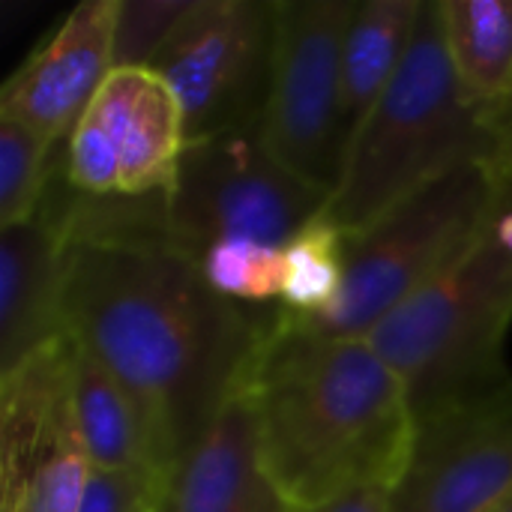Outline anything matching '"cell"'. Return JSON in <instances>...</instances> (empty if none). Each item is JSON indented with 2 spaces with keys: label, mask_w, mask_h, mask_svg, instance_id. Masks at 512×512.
Returning a JSON list of instances; mask_svg holds the SVG:
<instances>
[{
  "label": "cell",
  "mask_w": 512,
  "mask_h": 512,
  "mask_svg": "<svg viewBox=\"0 0 512 512\" xmlns=\"http://www.w3.org/2000/svg\"><path fill=\"white\" fill-rule=\"evenodd\" d=\"M63 231V324L135 399L177 474L237 396L273 318L225 300L165 234V198H84Z\"/></svg>",
  "instance_id": "1"
},
{
  "label": "cell",
  "mask_w": 512,
  "mask_h": 512,
  "mask_svg": "<svg viewBox=\"0 0 512 512\" xmlns=\"http://www.w3.org/2000/svg\"><path fill=\"white\" fill-rule=\"evenodd\" d=\"M174 477L156 468H93L78 512H153L171 492Z\"/></svg>",
  "instance_id": "22"
},
{
  "label": "cell",
  "mask_w": 512,
  "mask_h": 512,
  "mask_svg": "<svg viewBox=\"0 0 512 512\" xmlns=\"http://www.w3.org/2000/svg\"><path fill=\"white\" fill-rule=\"evenodd\" d=\"M345 234L321 213L309 219L285 246V285L279 312L288 321L324 315L345 282Z\"/></svg>",
  "instance_id": "18"
},
{
  "label": "cell",
  "mask_w": 512,
  "mask_h": 512,
  "mask_svg": "<svg viewBox=\"0 0 512 512\" xmlns=\"http://www.w3.org/2000/svg\"><path fill=\"white\" fill-rule=\"evenodd\" d=\"M177 512H285L255 459L252 423L234 396L174 477Z\"/></svg>",
  "instance_id": "14"
},
{
  "label": "cell",
  "mask_w": 512,
  "mask_h": 512,
  "mask_svg": "<svg viewBox=\"0 0 512 512\" xmlns=\"http://www.w3.org/2000/svg\"><path fill=\"white\" fill-rule=\"evenodd\" d=\"M512 258L489 231L462 261L396 306L366 342L405 387L417 423L512 387Z\"/></svg>",
  "instance_id": "4"
},
{
  "label": "cell",
  "mask_w": 512,
  "mask_h": 512,
  "mask_svg": "<svg viewBox=\"0 0 512 512\" xmlns=\"http://www.w3.org/2000/svg\"><path fill=\"white\" fill-rule=\"evenodd\" d=\"M72 399L93 468H159L147 423L123 384L72 339ZM168 474V471H162Z\"/></svg>",
  "instance_id": "16"
},
{
  "label": "cell",
  "mask_w": 512,
  "mask_h": 512,
  "mask_svg": "<svg viewBox=\"0 0 512 512\" xmlns=\"http://www.w3.org/2000/svg\"><path fill=\"white\" fill-rule=\"evenodd\" d=\"M189 6L192 0H117L114 69L150 66Z\"/></svg>",
  "instance_id": "21"
},
{
  "label": "cell",
  "mask_w": 512,
  "mask_h": 512,
  "mask_svg": "<svg viewBox=\"0 0 512 512\" xmlns=\"http://www.w3.org/2000/svg\"><path fill=\"white\" fill-rule=\"evenodd\" d=\"M117 0H84L9 75L0 90V117L66 144L108 75L114 72Z\"/></svg>",
  "instance_id": "11"
},
{
  "label": "cell",
  "mask_w": 512,
  "mask_h": 512,
  "mask_svg": "<svg viewBox=\"0 0 512 512\" xmlns=\"http://www.w3.org/2000/svg\"><path fill=\"white\" fill-rule=\"evenodd\" d=\"M357 0H276L267 147L303 180L333 192L348 153L342 48Z\"/></svg>",
  "instance_id": "7"
},
{
  "label": "cell",
  "mask_w": 512,
  "mask_h": 512,
  "mask_svg": "<svg viewBox=\"0 0 512 512\" xmlns=\"http://www.w3.org/2000/svg\"><path fill=\"white\" fill-rule=\"evenodd\" d=\"M285 512H390V489L366 486V489H354L321 504H306V507L285 504Z\"/></svg>",
  "instance_id": "23"
},
{
  "label": "cell",
  "mask_w": 512,
  "mask_h": 512,
  "mask_svg": "<svg viewBox=\"0 0 512 512\" xmlns=\"http://www.w3.org/2000/svg\"><path fill=\"white\" fill-rule=\"evenodd\" d=\"M438 15L462 90L498 117L512 93V0H438Z\"/></svg>",
  "instance_id": "17"
},
{
  "label": "cell",
  "mask_w": 512,
  "mask_h": 512,
  "mask_svg": "<svg viewBox=\"0 0 512 512\" xmlns=\"http://www.w3.org/2000/svg\"><path fill=\"white\" fill-rule=\"evenodd\" d=\"M426 0L357 3L342 48V114L348 144L408 60Z\"/></svg>",
  "instance_id": "15"
},
{
  "label": "cell",
  "mask_w": 512,
  "mask_h": 512,
  "mask_svg": "<svg viewBox=\"0 0 512 512\" xmlns=\"http://www.w3.org/2000/svg\"><path fill=\"white\" fill-rule=\"evenodd\" d=\"M90 474L63 333L0 375V512H78Z\"/></svg>",
  "instance_id": "9"
},
{
  "label": "cell",
  "mask_w": 512,
  "mask_h": 512,
  "mask_svg": "<svg viewBox=\"0 0 512 512\" xmlns=\"http://www.w3.org/2000/svg\"><path fill=\"white\" fill-rule=\"evenodd\" d=\"M153 512H177V504H174V486H171V492L156 504V510Z\"/></svg>",
  "instance_id": "27"
},
{
  "label": "cell",
  "mask_w": 512,
  "mask_h": 512,
  "mask_svg": "<svg viewBox=\"0 0 512 512\" xmlns=\"http://www.w3.org/2000/svg\"><path fill=\"white\" fill-rule=\"evenodd\" d=\"M111 156L117 198H165L186 153L183 108L153 69H114L78 120Z\"/></svg>",
  "instance_id": "12"
},
{
  "label": "cell",
  "mask_w": 512,
  "mask_h": 512,
  "mask_svg": "<svg viewBox=\"0 0 512 512\" xmlns=\"http://www.w3.org/2000/svg\"><path fill=\"white\" fill-rule=\"evenodd\" d=\"M63 333V231L42 207L36 219L0 228V375Z\"/></svg>",
  "instance_id": "13"
},
{
  "label": "cell",
  "mask_w": 512,
  "mask_h": 512,
  "mask_svg": "<svg viewBox=\"0 0 512 512\" xmlns=\"http://www.w3.org/2000/svg\"><path fill=\"white\" fill-rule=\"evenodd\" d=\"M504 207L507 189L495 162L435 180L345 240V282L324 315L282 321L324 339H366L396 306L462 261Z\"/></svg>",
  "instance_id": "5"
},
{
  "label": "cell",
  "mask_w": 512,
  "mask_h": 512,
  "mask_svg": "<svg viewBox=\"0 0 512 512\" xmlns=\"http://www.w3.org/2000/svg\"><path fill=\"white\" fill-rule=\"evenodd\" d=\"M216 294L243 306H264L282 300L285 249L258 243H222L195 261Z\"/></svg>",
  "instance_id": "20"
},
{
  "label": "cell",
  "mask_w": 512,
  "mask_h": 512,
  "mask_svg": "<svg viewBox=\"0 0 512 512\" xmlns=\"http://www.w3.org/2000/svg\"><path fill=\"white\" fill-rule=\"evenodd\" d=\"M276 39V0H192L147 66L174 90L186 147L261 123Z\"/></svg>",
  "instance_id": "8"
},
{
  "label": "cell",
  "mask_w": 512,
  "mask_h": 512,
  "mask_svg": "<svg viewBox=\"0 0 512 512\" xmlns=\"http://www.w3.org/2000/svg\"><path fill=\"white\" fill-rule=\"evenodd\" d=\"M495 168H498V174L504 180V189H507V207H512V135L504 138L501 153L495 159Z\"/></svg>",
  "instance_id": "24"
},
{
  "label": "cell",
  "mask_w": 512,
  "mask_h": 512,
  "mask_svg": "<svg viewBox=\"0 0 512 512\" xmlns=\"http://www.w3.org/2000/svg\"><path fill=\"white\" fill-rule=\"evenodd\" d=\"M504 135L495 114L459 84L438 15L426 0L408 60L354 132L324 216L354 237L435 180L495 162Z\"/></svg>",
  "instance_id": "3"
},
{
  "label": "cell",
  "mask_w": 512,
  "mask_h": 512,
  "mask_svg": "<svg viewBox=\"0 0 512 512\" xmlns=\"http://www.w3.org/2000/svg\"><path fill=\"white\" fill-rule=\"evenodd\" d=\"M512 498V387L417 423L390 512H498Z\"/></svg>",
  "instance_id": "10"
},
{
  "label": "cell",
  "mask_w": 512,
  "mask_h": 512,
  "mask_svg": "<svg viewBox=\"0 0 512 512\" xmlns=\"http://www.w3.org/2000/svg\"><path fill=\"white\" fill-rule=\"evenodd\" d=\"M330 192L294 174L264 141L261 123L186 147L165 195V234L192 261L222 243L285 249L324 213Z\"/></svg>",
  "instance_id": "6"
},
{
  "label": "cell",
  "mask_w": 512,
  "mask_h": 512,
  "mask_svg": "<svg viewBox=\"0 0 512 512\" xmlns=\"http://www.w3.org/2000/svg\"><path fill=\"white\" fill-rule=\"evenodd\" d=\"M495 123H498V129H501V135H504V138L512 135V93H510V99L504 102V108L498 111Z\"/></svg>",
  "instance_id": "26"
},
{
  "label": "cell",
  "mask_w": 512,
  "mask_h": 512,
  "mask_svg": "<svg viewBox=\"0 0 512 512\" xmlns=\"http://www.w3.org/2000/svg\"><path fill=\"white\" fill-rule=\"evenodd\" d=\"M492 231H495V240L507 249V255L512 258V207H504V210L498 213Z\"/></svg>",
  "instance_id": "25"
},
{
  "label": "cell",
  "mask_w": 512,
  "mask_h": 512,
  "mask_svg": "<svg viewBox=\"0 0 512 512\" xmlns=\"http://www.w3.org/2000/svg\"><path fill=\"white\" fill-rule=\"evenodd\" d=\"M54 147L27 126L0 117V228L24 225L45 207Z\"/></svg>",
  "instance_id": "19"
},
{
  "label": "cell",
  "mask_w": 512,
  "mask_h": 512,
  "mask_svg": "<svg viewBox=\"0 0 512 512\" xmlns=\"http://www.w3.org/2000/svg\"><path fill=\"white\" fill-rule=\"evenodd\" d=\"M255 459L288 507L387 486L405 471L417 420L405 387L366 339H324L279 306L237 387Z\"/></svg>",
  "instance_id": "2"
},
{
  "label": "cell",
  "mask_w": 512,
  "mask_h": 512,
  "mask_svg": "<svg viewBox=\"0 0 512 512\" xmlns=\"http://www.w3.org/2000/svg\"><path fill=\"white\" fill-rule=\"evenodd\" d=\"M498 512H512V498H510V501H507V504H504V507H501V510H498Z\"/></svg>",
  "instance_id": "28"
}]
</instances>
